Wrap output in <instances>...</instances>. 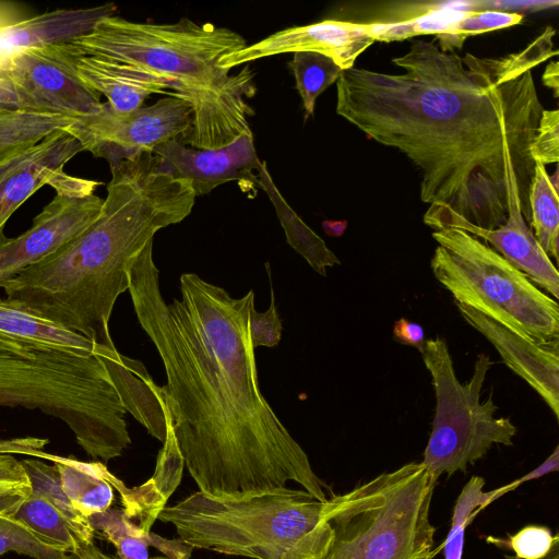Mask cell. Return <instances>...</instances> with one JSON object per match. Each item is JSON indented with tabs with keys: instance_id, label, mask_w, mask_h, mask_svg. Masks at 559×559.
Listing matches in <instances>:
<instances>
[{
	"instance_id": "obj_36",
	"label": "cell",
	"mask_w": 559,
	"mask_h": 559,
	"mask_svg": "<svg viewBox=\"0 0 559 559\" xmlns=\"http://www.w3.org/2000/svg\"><path fill=\"white\" fill-rule=\"evenodd\" d=\"M531 157L542 165L559 160V111L544 109L530 147Z\"/></svg>"
},
{
	"instance_id": "obj_16",
	"label": "cell",
	"mask_w": 559,
	"mask_h": 559,
	"mask_svg": "<svg viewBox=\"0 0 559 559\" xmlns=\"http://www.w3.org/2000/svg\"><path fill=\"white\" fill-rule=\"evenodd\" d=\"M32 490L15 516L46 545L66 554L93 542L95 530L70 503L55 465L35 459L21 461Z\"/></svg>"
},
{
	"instance_id": "obj_22",
	"label": "cell",
	"mask_w": 559,
	"mask_h": 559,
	"mask_svg": "<svg viewBox=\"0 0 559 559\" xmlns=\"http://www.w3.org/2000/svg\"><path fill=\"white\" fill-rule=\"evenodd\" d=\"M37 459L51 461L58 471L63 492L72 507L88 519L111 508L114 474L98 461L84 462L73 456L39 452Z\"/></svg>"
},
{
	"instance_id": "obj_14",
	"label": "cell",
	"mask_w": 559,
	"mask_h": 559,
	"mask_svg": "<svg viewBox=\"0 0 559 559\" xmlns=\"http://www.w3.org/2000/svg\"><path fill=\"white\" fill-rule=\"evenodd\" d=\"M153 154L163 171L187 180L197 197L228 181H238L248 195L252 192L254 197L260 188L262 162L258 158L251 130L217 150L193 148L174 139L157 146Z\"/></svg>"
},
{
	"instance_id": "obj_29",
	"label": "cell",
	"mask_w": 559,
	"mask_h": 559,
	"mask_svg": "<svg viewBox=\"0 0 559 559\" xmlns=\"http://www.w3.org/2000/svg\"><path fill=\"white\" fill-rule=\"evenodd\" d=\"M90 522L115 546L118 559H150V532L133 522L123 510L109 508L92 515Z\"/></svg>"
},
{
	"instance_id": "obj_33",
	"label": "cell",
	"mask_w": 559,
	"mask_h": 559,
	"mask_svg": "<svg viewBox=\"0 0 559 559\" xmlns=\"http://www.w3.org/2000/svg\"><path fill=\"white\" fill-rule=\"evenodd\" d=\"M32 490L29 477L13 454H0V515L16 513Z\"/></svg>"
},
{
	"instance_id": "obj_46",
	"label": "cell",
	"mask_w": 559,
	"mask_h": 559,
	"mask_svg": "<svg viewBox=\"0 0 559 559\" xmlns=\"http://www.w3.org/2000/svg\"><path fill=\"white\" fill-rule=\"evenodd\" d=\"M442 547L443 545L439 546L437 549H433L431 555L428 556L426 559H432L441 550Z\"/></svg>"
},
{
	"instance_id": "obj_25",
	"label": "cell",
	"mask_w": 559,
	"mask_h": 559,
	"mask_svg": "<svg viewBox=\"0 0 559 559\" xmlns=\"http://www.w3.org/2000/svg\"><path fill=\"white\" fill-rule=\"evenodd\" d=\"M479 2H430L423 13L393 23H367L373 40L395 41L419 35L448 32L469 11H479Z\"/></svg>"
},
{
	"instance_id": "obj_26",
	"label": "cell",
	"mask_w": 559,
	"mask_h": 559,
	"mask_svg": "<svg viewBox=\"0 0 559 559\" xmlns=\"http://www.w3.org/2000/svg\"><path fill=\"white\" fill-rule=\"evenodd\" d=\"M75 121L61 115L0 110V164Z\"/></svg>"
},
{
	"instance_id": "obj_39",
	"label": "cell",
	"mask_w": 559,
	"mask_h": 559,
	"mask_svg": "<svg viewBox=\"0 0 559 559\" xmlns=\"http://www.w3.org/2000/svg\"><path fill=\"white\" fill-rule=\"evenodd\" d=\"M393 337L404 345L415 347L420 354L424 352L426 340L421 325L411 322L406 318L394 322Z\"/></svg>"
},
{
	"instance_id": "obj_17",
	"label": "cell",
	"mask_w": 559,
	"mask_h": 559,
	"mask_svg": "<svg viewBox=\"0 0 559 559\" xmlns=\"http://www.w3.org/2000/svg\"><path fill=\"white\" fill-rule=\"evenodd\" d=\"M462 318L499 353L502 362L521 377L559 419V342L542 344L479 311L454 302Z\"/></svg>"
},
{
	"instance_id": "obj_30",
	"label": "cell",
	"mask_w": 559,
	"mask_h": 559,
	"mask_svg": "<svg viewBox=\"0 0 559 559\" xmlns=\"http://www.w3.org/2000/svg\"><path fill=\"white\" fill-rule=\"evenodd\" d=\"M484 478L473 476L457 497L451 527L443 543L444 559H462L465 530L475 515L488 507L487 491H484Z\"/></svg>"
},
{
	"instance_id": "obj_7",
	"label": "cell",
	"mask_w": 559,
	"mask_h": 559,
	"mask_svg": "<svg viewBox=\"0 0 559 559\" xmlns=\"http://www.w3.org/2000/svg\"><path fill=\"white\" fill-rule=\"evenodd\" d=\"M438 478L420 462L382 473L329 499L332 543L319 559H426Z\"/></svg>"
},
{
	"instance_id": "obj_40",
	"label": "cell",
	"mask_w": 559,
	"mask_h": 559,
	"mask_svg": "<svg viewBox=\"0 0 559 559\" xmlns=\"http://www.w3.org/2000/svg\"><path fill=\"white\" fill-rule=\"evenodd\" d=\"M48 442V439L35 437L0 440V454H26L37 457Z\"/></svg>"
},
{
	"instance_id": "obj_15",
	"label": "cell",
	"mask_w": 559,
	"mask_h": 559,
	"mask_svg": "<svg viewBox=\"0 0 559 559\" xmlns=\"http://www.w3.org/2000/svg\"><path fill=\"white\" fill-rule=\"evenodd\" d=\"M367 23L324 20L276 32L242 49L223 56L218 67L231 70L243 63L289 52H317L331 58L343 71L373 44Z\"/></svg>"
},
{
	"instance_id": "obj_27",
	"label": "cell",
	"mask_w": 559,
	"mask_h": 559,
	"mask_svg": "<svg viewBox=\"0 0 559 559\" xmlns=\"http://www.w3.org/2000/svg\"><path fill=\"white\" fill-rule=\"evenodd\" d=\"M528 204L531 227L534 237L551 259L558 262L559 250V200L544 165L535 162L530 187Z\"/></svg>"
},
{
	"instance_id": "obj_24",
	"label": "cell",
	"mask_w": 559,
	"mask_h": 559,
	"mask_svg": "<svg viewBox=\"0 0 559 559\" xmlns=\"http://www.w3.org/2000/svg\"><path fill=\"white\" fill-rule=\"evenodd\" d=\"M260 189L264 190L275 207L278 221L285 231L287 243L299 253L320 275H326V267L340 265L338 258L288 205L276 188L266 163L262 162L259 169Z\"/></svg>"
},
{
	"instance_id": "obj_19",
	"label": "cell",
	"mask_w": 559,
	"mask_h": 559,
	"mask_svg": "<svg viewBox=\"0 0 559 559\" xmlns=\"http://www.w3.org/2000/svg\"><path fill=\"white\" fill-rule=\"evenodd\" d=\"M509 210L506 223L499 228L487 230L474 226L461 228L485 242L511 263L537 287L559 298V273L551 259L543 250L522 213L518 182H510Z\"/></svg>"
},
{
	"instance_id": "obj_34",
	"label": "cell",
	"mask_w": 559,
	"mask_h": 559,
	"mask_svg": "<svg viewBox=\"0 0 559 559\" xmlns=\"http://www.w3.org/2000/svg\"><path fill=\"white\" fill-rule=\"evenodd\" d=\"M559 535L542 525H527L510 535L507 540L488 538L489 543L507 547L520 559H540L549 554Z\"/></svg>"
},
{
	"instance_id": "obj_23",
	"label": "cell",
	"mask_w": 559,
	"mask_h": 559,
	"mask_svg": "<svg viewBox=\"0 0 559 559\" xmlns=\"http://www.w3.org/2000/svg\"><path fill=\"white\" fill-rule=\"evenodd\" d=\"M0 335L79 355L95 354L97 344L82 334L0 299Z\"/></svg>"
},
{
	"instance_id": "obj_32",
	"label": "cell",
	"mask_w": 559,
	"mask_h": 559,
	"mask_svg": "<svg viewBox=\"0 0 559 559\" xmlns=\"http://www.w3.org/2000/svg\"><path fill=\"white\" fill-rule=\"evenodd\" d=\"M8 551L34 559H68V554L46 545L15 513L0 515V556Z\"/></svg>"
},
{
	"instance_id": "obj_42",
	"label": "cell",
	"mask_w": 559,
	"mask_h": 559,
	"mask_svg": "<svg viewBox=\"0 0 559 559\" xmlns=\"http://www.w3.org/2000/svg\"><path fill=\"white\" fill-rule=\"evenodd\" d=\"M68 559H115L102 551L93 542L81 545L75 551L68 554Z\"/></svg>"
},
{
	"instance_id": "obj_12",
	"label": "cell",
	"mask_w": 559,
	"mask_h": 559,
	"mask_svg": "<svg viewBox=\"0 0 559 559\" xmlns=\"http://www.w3.org/2000/svg\"><path fill=\"white\" fill-rule=\"evenodd\" d=\"M82 151L80 141L66 128L0 164V236L12 214L43 186H51L56 194H94L102 182L70 176L63 169Z\"/></svg>"
},
{
	"instance_id": "obj_37",
	"label": "cell",
	"mask_w": 559,
	"mask_h": 559,
	"mask_svg": "<svg viewBox=\"0 0 559 559\" xmlns=\"http://www.w3.org/2000/svg\"><path fill=\"white\" fill-rule=\"evenodd\" d=\"M559 468V447L557 445L554 452L546 459L544 463H542L538 467L531 471L526 475L518 478L516 480L502 486L500 488L487 491V506L491 502L506 495L509 491L514 490L516 487L522 485L525 481L533 480L535 478L542 477L548 473L557 472Z\"/></svg>"
},
{
	"instance_id": "obj_45",
	"label": "cell",
	"mask_w": 559,
	"mask_h": 559,
	"mask_svg": "<svg viewBox=\"0 0 559 559\" xmlns=\"http://www.w3.org/2000/svg\"><path fill=\"white\" fill-rule=\"evenodd\" d=\"M504 559H520V558H518L515 556L507 555V556H504ZM540 559H559V540H557L555 543V545L551 548V550L549 551V554Z\"/></svg>"
},
{
	"instance_id": "obj_5",
	"label": "cell",
	"mask_w": 559,
	"mask_h": 559,
	"mask_svg": "<svg viewBox=\"0 0 559 559\" xmlns=\"http://www.w3.org/2000/svg\"><path fill=\"white\" fill-rule=\"evenodd\" d=\"M157 519L193 549L250 559H319L333 538L329 499L287 486L219 496L198 490Z\"/></svg>"
},
{
	"instance_id": "obj_1",
	"label": "cell",
	"mask_w": 559,
	"mask_h": 559,
	"mask_svg": "<svg viewBox=\"0 0 559 559\" xmlns=\"http://www.w3.org/2000/svg\"><path fill=\"white\" fill-rule=\"evenodd\" d=\"M555 34L548 26L523 50L498 58L415 41L392 59L404 73L342 71L336 112L418 168L420 199L429 203L424 222L433 230L499 228L513 178L530 222V147L544 110L533 69L557 56Z\"/></svg>"
},
{
	"instance_id": "obj_47",
	"label": "cell",
	"mask_w": 559,
	"mask_h": 559,
	"mask_svg": "<svg viewBox=\"0 0 559 559\" xmlns=\"http://www.w3.org/2000/svg\"><path fill=\"white\" fill-rule=\"evenodd\" d=\"M150 559H167L166 557H154V558H150Z\"/></svg>"
},
{
	"instance_id": "obj_44",
	"label": "cell",
	"mask_w": 559,
	"mask_h": 559,
	"mask_svg": "<svg viewBox=\"0 0 559 559\" xmlns=\"http://www.w3.org/2000/svg\"><path fill=\"white\" fill-rule=\"evenodd\" d=\"M324 230L328 235L338 237L344 233L346 227L345 222H324L323 223Z\"/></svg>"
},
{
	"instance_id": "obj_3",
	"label": "cell",
	"mask_w": 559,
	"mask_h": 559,
	"mask_svg": "<svg viewBox=\"0 0 559 559\" xmlns=\"http://www.w3.org/2000/svg\"><path fill=\"white\" fill-rule=\"evenodd\" d=\"M98 217L64 247L3 285L7 300L115 348L109 320L128 290V271L155 234L183 221L195 198L190 183L163 171L153 153L109 163Z\"/></svg>"
},
{
	"instance_id": "obj_9",
	"label": "cell",
	"mask_w": 559,
	"mask_h": 559,
	"mask_svg": "<svg viewBox=\"0 0 559 559\" xmlns=\"http://www.w3.org/2000/svg\"><path fill=\"white\" fill-rule=\"evenodd\" d=\"M421 356L436 395L432 429L421 463L435 477L465 472L495 444H513L518 428L510 417L495 416L498 406L492 397L480 402L492 365L488 355L477 356L473 374L465 383L456 377L444 338L426 340Z\"/></svg>"
},
{
	"instance_id": "obj_31",
	"label": "cell",
	"mask_w": 559,
	"mask_h": 559,
	"mask_svg": "<svg viewBox=\"0 0 559 559\" xmlns=\"http://www.w3.org/2000/svg\"><path fill=\"white\" fill-rule=\"evenodd\" d=\"M523 15L514 12L495 10L469 11L461 21L448 32L436 35L439 48L444 52H453L454 48H461L469 36L485 32L511 27L520 24Z\"/></svg>"
},
{
	"instance_id": "obj_18",
	"label": "cell",
	"mask_w": 559,
	"mask_h": 559,
	"mask_svg": "<svg viewBox=\"0 0 559 559\" xmlns=\"http://www.w3.org/2000/svg\"><path fill=\"white\" fill-rule=\"evenodd\" d=\"M116 10V4L107 3L32 15L15 2L0 0V71L13 56L24 50L71 41L90 33Z\"/></svg>"
},
{
	"instance_id": "obj_8",
	"label": "cell",
	"mask_w": 559,
	"mask_h": 559,
	"mask_svg": "<svg viewBox=\"0 0 559 559\" xmlns=\"http://www.w3.org/2000/svg\"><path fill=\"white\" fill-rule=\"evenodd\" d=\"M435 278L453 296L542 344L559 342V305L489 245L459 229L433 230Z\"/></svg>"
},
{
	"instance_id": "obj_28",
	"label": "cell",
	"mask_w": 559,
	"mask_h": 559,
	"mask_svg": "<svg viewBox=\"0 0 559 559\" xmlns=\"http://www.w3.org/2000/svg\"><path fill=\"white\" fill-rule=\"evenodd\" d=\"M290 67L306 115L312 116L317 98L338 80L343 70L331 58L317 52H295Z\"/></svg>"
},
{
	"instance_id": "obj_20",
	"label": "cell",
	"mask_w": 559,
	"mask_h": 559,
	"mask_svg": "<svg viewBox=\"0 0 559 559\" xmlns=\"http://www.w3.org/2000/svg\"><path fill=\"white\" fill-rule=\"evenodd\" d=\"M108 374L127 413H130L150 435L164 442L167 431L168 408L164 386L158 385L145 366L122 355L118 349L97 345Z\"/></svg>"
},
{
	"instance_id": "obj_38",
	"label": "cell",
	"mask_w": 559,
	"mask_h": 559,
	"mask_svg": "<svg viewBox=\"0 0 559 559\" xmlns=\"http://www.w3.org/2000/svg\"><path fill=\"white\" fill-rule=\"evenodd\" d=\"M0 110L36 112L26 96L3 75H0Z\"/></svg>"
},
{
	"instance_id": "obj_11",
	"label": "cell",
	"mask_w": 559,
	"mask_h": 559,
	"mask_svg": "<svg viewBox=\"0 0 559 559\" xmlns=\"http://www.w3.org/2000/svg\"><path fill=\"white\" fill-rule=\"evenodd\" d=\"M0 75L11 80L39 114L80 118L103 106L100 95L79 78L68 41L24 50Z\"/></svg>"
},
{
	"instance_id": "obj_13",
	"label": "cell",
	"mask_w": 559,
	"mask_h": 559,
	"mask_svg": "<svg viewBox=\"0 0 559 559\" xmlns=\"http://www.w3.org/2000/svg\"><path fill=\"white\" fill-rule=\"evenodd\" d=\"M103 203L95 194H56L25 233L15 238L0 236V288L82 234L98 217Z\"/></svg>"
},
{
	"instance_id": "obj_6",
	"label": "cell",
	"mask_w": 559,
	"mask_h": 559,
	"mask_svg": "<svg viewBox=\"0 0 559 559\" xmlns=\"http://www.w3.org/2000/svg\"><path fill=\"white\" fill-rule=\"evenodd\" d=\"M0 406L60 419L105 463L131 443L127 412L97 352L79 355L0 335Z\"/></svg>"
},
{
	"instance_id": "obj_35",
	"label": "cell",
	"mask_w": 559,
	"mask_h": 559,
	"mask_svg": "<svg viewBox=\"0 0 559 559\" xmlns=\"http://www.w3.org/2000/svg\"><path fill=\"white\" fill-rule=\"evenodd\" d=\"M265 270L270 282V306L264 312L257 311L255 307L252 306L249 312V334L254 349L260 346H277L282 338L283 331L282 320L275 304V295L269 263H265Z\"/></svg>"
},
{
	"instance_id": "obj_43",
	"label": "cell",
	"mask_w": 559,
	"mask_h": 559,
	"mask_svg": "<svg viewBox=\"0 0 559 559\" xmlns=\"http://www.w3.org/2000/svg\"><path fill=\"white\" fill-rule=\"evenodd\" d=\"M543 83L554 90L555 97H558V87H559V67L557 61H550L544 73H543Z\"/></svg>"
},
{
	"instance_id": "obj_4",
	"label": "cell",
	"mask_w": 559,
	"mask_h": 559,
	"mask_svg": "<svg viewBox=\"0 0 559 559\" xmlns=\"http://www.w3.org/2000/svg\"><path fill=\"white\" fill-rule=\"evenodd\" d=\"M85 56L117 60L167 80L173 96L193 109L191 128L182 144L217 150L250 130L247 103L255 92L249 66L229 75L219 59L247 46L238 33L188 17L176 23H138L119 16L100 20L94 28L71 41Z\"/></svg>"
},
{
	"instance_id": "obj_2",
	"label": "cell",
	"mask_w": 559,
	"mask_h": 559,
	"mask_svg": "<svg viewBox=\"0 0 559 559\" xmlns=\"http://www.w3.org/2000/svg\"><path fill=\"white\" fill-rule=\"evenodd\" d=\"M133 309L166 373L165 400L185 466L199 491L231 495L286 487L320 501L324 483L259 385L249 334L252 289L234 298L195 273L167 304L150 241L129 271Z\"/></svg>"
},
{
	"instance_id": "obj_41",
	"label": "cell",
	"mask_w": 559,
	"mask_h": 559,
	"mask_svg": "<svg viewBox=\"0 0 559 559\" xmlns=\"http://www.w3.org/2000/svg\"><path fill=\"white\" fill-rule=\"evenodd\" d=\"M148 545L162 551L167 559H190L193 548L180 538L166 539L152 532L148 534Z\"/></svg>"
},
{
	"instance_id": "obj_10",
	"label": "cell",
	"mask_w": 559,
	"mask_h": 559,
	"mask_svg": "<svg viewBox=\"0 0 559 559\" xmlns=\"http://www.w3.org/2000/svg\"><path fill=\"white\" fill-rule=\"evenodd\" d=\"M192 118V107L170 95L126 112L104 103L98 112L76 118L67 130L80 141L83 151L111 163L153 153L160 144L182 138L191 128Z\"/></svg>"
},
{
	"instance_id": "obj_21",
	"label": "cell",
	"mask_w": 559,
	"mask_h": 559,
	"mask_svg": "<svg viewBox=\"0 0 559 559\" xmlns=\"http://www.w3.org/2000/svg\"><path fill=\"white\" fill-rule=\"evenodd\" d=\"M69 43V41H68ZM79 78L116 111H131L156 93L171 90L170 83L150 71L117 60L85 56L69 43Z\"/></svg>"
}]
</instances>
